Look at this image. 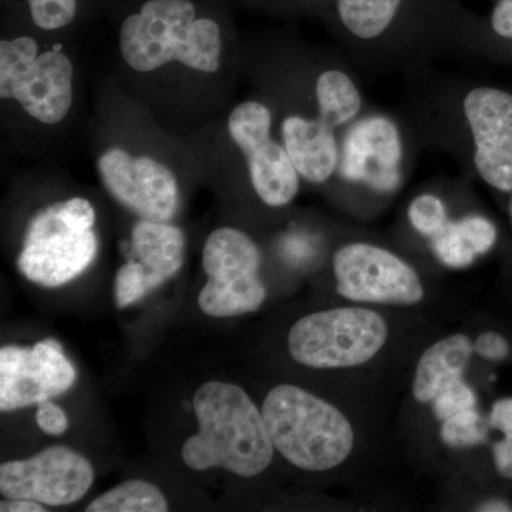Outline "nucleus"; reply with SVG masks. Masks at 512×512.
<instances>
[{"label":"nucleus","instance_id":"nucleus-1","mask_svg":"<svg viewBox=\"0 0 512 512\" xmlns=\"http://www.w3.org/2000/svg\"><path fill=\"white\" fill-rule=\"evenodd\" d=\"M404 119L421 150L468 165L494 190L512 192V93L427 72L409 77Z\"/></svg>","mask_w":512,"mask_h":512},{"label":"nucleus","instance_id":"nucleus-2","mask_svg":"<svg viewBox=\"0 0 512 512\" xmlns=\"http://www.w3.org/2000/svg\"><path fill=\"white\" fill-rule=\"evenodd\" d=\"M200 430L185 440L181 456L191 470L221 467L239 477L264 473L274 458L262 412L237 384L208 382L194 396Z\"/></svg>","mask_w":512,"mask_h":512},{"label":"nucleus","instance_id":"nucleus-3","mask_svg":"<svg viewBox=\"0 0 512 512\" xmlns=\"http://www.w3.org/2000/svg\"><path fill=\"white\" fill-rule=\"evenodd\" d=\"M221 29L197 18L191 0H147L120 28V53L136 72L150 73L178 62L202 73L221 64Z\"/></svg>","mask_w":512,"mask_h":512},{"label":"nucleus","instance_id":"nucleus-4","mask_svg":"<svg viewBox=\"0 0 512 512\" xmlns=\"http://www.w3.org/2000/svg\"><path fill=\"white\" fill-rule=\"evenodd\" d=\"M262 416L275 450L301 470H332L355 446L345 414L293 384H279L266 394Z\"/></svg>","mask_w":512,"mask_h":512},{"label":"nucleus","instance_id":"nucleus-5","mask_svg":"<svg viewBox=\"0 0 512 512\" xmlns=\"http://www.w3.org/2000/svg\"><path fill=\"white\" fill-rule=\"evenodd\" d=\"M421 150L404 117L366 107L340 134L332 181L375 197H392L406 183Z\"/></svg>","mask_w":512,"mask_h":512},{"label":"nucleus","instance_id":"nucleus-6","mask_svg":"<svg viewBox=\"0 0 512 512\" xmlns=\"http://www.w3.org/2000/svg\"><path fill=\"white\" fill-rule=\"evenodd\" d=\"M96 211L86 198L57 202L39 212L26 231L19 271L33 284L57 288L83 274L96 259Z\"/></svg>","mask_w":512,"mask_h":512},{"label":"nucleus","instance_id":"nucleus-7","mask_svg":"<svg viewBox=\"0 0 512 512\" xmlns=\"http://www.w3.org/2000/svg\"><path fill=\"white\" fill-rule=\"evenodd\" d=\"M72 60L62 50L39 52L33 37L0 42V97L18 101L32 119L55 126L73 106Z\"/></svg>","mask_w":512,"mask_h":512},{"label":"nucleus","instance_id":"nucleus-8","mask_svg":"<svg viewBox=\"0 0 512 512\" xmlns=\"http://www.w3.org/2000/svg\"><path fill=\"white\" fill-rule=\"evenodd\" d=\"M386 320L365 308H336L303 316L292 326V359L312 369H346L369 362L386 345Z\"/></svg>","mask_w":512,"mask_h":512},{"label":"nucleus","instance_id":"nucleus-9","mask_svg":"<svg viewBox=\"0 0 512 512\" xmlns=\"http://www.w3.org/2000/svg\"><path fill=\"white\" fill-rule=\"evenodd\" d=\"M261 259L258 245L245 232L228 227L211 232L202 251L208 281L198 295L201 311L212 318L258 311L266 298Z\"/></svg>","mask_w":512,"mask_h":512},{"label":"nucleus","instance_id":"nucleus-10","mask_svg":"<svg viewBox=\"0 0 512 512\" xmlns=\"http://www.w3.org/2000/svg\"><path fill=\"white\" fill-rule=\"evenodd\" d=\"M228 133L245 158L259 200L271 208L291 204L302 178L284 144L274 136L271 107L264 101H242L229 114Z\"/></svg>","mask_w":512,"mask_h":512},{"label":"nucleus","instance_id":"nucleus-11","mask_svg":"<svg viewBox=\"0 0 512 512\" xmlns=\"http://www.w3.org/2000/svg\"><path fill=\"white\" fill-rule=\"evenodd\" d=\"M336 291L353 302L416 305L424 286L412 265L399 255L370 242H349L332 258Z\"/></svg>","mask_w":512,"mask_h":512},{"label":"nucleus","instance_id":"nucleus-12","mask_svg":"<svg viewBox=\"0 0 512 512\" xmlns=\"http://www.w3.org/2000/svg\"><path fill=\"white\" fill-rule=\"evenodd\" d=\"M94 481L87 458L63 446L47 447L28 460L0 466V493L6 498H28L49 507L82 500Z\"/></svg>","mask_w":512,"mask_h":512},{"label":"nucleus","instance_id":"nucleus-13","mask_svg":"<svg viewBox=\"0 0 512 512\" xmlns=\"http://www.w3.org/2000/svg\"><path fill=\"white\" fill-rule=\"evenodd\" d=\"M107 192L141 220L170 222L180 204L173 171L147 156H131L123 148H109L97 160Z\"/></svg>","mask_w":512,"mask_h":512},{"label":"nucleus","instance_id":"nucleus-14","mask_svg":"<svg viewBox=\"0 0 512 512\" xmlns=\"http://www.w3.org/2000/svg\"><path fill=\"white\" fill-rule=\"evenodd\" d=\"M76 376L55 339L30 349L5 346L0 349V410L12 412L47 402L72 389Z\"/></svg>","mask_w":512,"mask_h":512},{"label":"nucleus","instance_id":"nucleus-15","mask_svg":"<svg viewBox=\"0 0 512 512\" xmlns=\"http://www.w3.org/2000/svg\"><path fill=\"white\" fill-rule=\"evenodd\" d=\"M185 238L170 222L141 220L131 232L130 258L124 266L150 293L173 278L184 264Z\"/></svg>","mask_w":512,"mask_h":512},{"label":"nucleus","instance_id":"nucleus-16","mask_svg":"<svg viewBox=\"0 0 512 512\" xmlns=\"http://www.w3.org/2000/svg\"><path fill=\"white\" fill-rule=\"evenodd\" d=\"M473 352V343L466 335L448 336L430 346L416 367L414 399L423 404L433 402L444 387L461 379Z\"/></svg>","mask_w":512,"mask_h":512},{"label":"nucleus","instance_id":"nucleus-17","mask_svg":"<svg viewBox=\"0 0 512 512\" xmlns=\"http://www.w3.org/2000/svg\"><path fill=\"white\" fill-rule=\"evenodd\" d=\"M87 512H165L168 503L157 485L130 480L101 494L86 508Z\"/></svg>","mask_w":512,"mask_h":512},{"label":"nucleus","instance_id":"nucleus-18","mask_svg":"<svg viewBox=\"0 0 512 512\" xmlns=\"http://www.w3.org/2000/svg\"><path fill=\"white\" fill-rule=\"evenodd\" d=\"M407 221L421 237L430 239L439 235L451 220L446 202L434 192H421L407 207Z\"/></svg>","mask_w":512,"mask_h":512},{"label":"nucleus","instance_id":"nucleus-19","mask_svg":"<svg viewBox=\"0 0 512 512\" xmlns=\"http://www.w3.org/2000/svg\"><path fill=\"white\" fill-rule=\"evenodd\" d=\"M429 242L433 254L447 268H468L478 258L477 252L461 231L460 218L448 221L443 231Z\"/></svg>","mask_w":512,"mask_h":512},{"label":"nucleus","instance_id":"nucleus-20","mask_svg":"<svg viewBox=\"0 0 512 512\" xmlns=\"http://www.w3.org/2000/svg\"><path fill=\"white\" fill-rule=\"evenodd\" d=\"M490 424L476 409L464 410L443 421L440 437L451 448L480 446L488 439Z\"/></svg>","mask_w":512,"mask_h":512},{"label":"nucleus","instance_id":"nucleus-21","mask_svg":"<svg viewBox=\"0 0 512 512\" xmlns=\"http://www.w3.org/2000/svg\"><path fill=\"white\" fill-rule=\"evenodd\" d=\"M30 16L39 29L66 28L76 18L77 0H28Z\"/></svg>","mask_w":512,"mask_h":512},{"label":"nucleus","instance_id":"nucleus-22","mask_svg":"<svg viewBox=\"0 0 512 512\" xmlns=\"http://www.w3.org/2000/svg\"><path fill=\"white\" fill-rule=\"evenodd\" d=\"M431 403L437 420L446 421L454 414L476 409L477 396L467 383L458 379L444 387Z\"/></svg>","mask_w":512,"mask_h":512},{"label":"nucleus","instance_id":"nucleus-23","mask_svg":"<svg viewBox=\"0 0 512 512\" xmlns=\"http://www.w3.org/2000/svg\"><path fill=\"white\" fill-rule=\"evenodd\" d=\"M473 350L476 355L491 362L507 359L511 352L507 338L498 332H484L474 342Z\"/></svg>","mask_w":512,"mask_h":512},{"label":"nucleus","instance_id":"nucleus-24","mask_svg":"<svg viewBox=\"0 0 512 512\" xmlns=\"http://www.w3.org/2000/svg\"><path fill=\"white\" fill-rule=\"evenodd\" d=\"M36 423L40 430L45 431L49 436H62L69 429V419L64 410L49 400L39 404Z\"/></svg>","mask_w":512,"mask_h":512},{"label":"nucleus","instance_id":"nucleus-25","mask_svg":"<svg viewBox=\"0 0 512 512\" xmlns=\"http://www.w3.org/2000/svg\"><path fill=\"white\" fill-rule=\"evenodd\" d=\"M491 33L497 39L512 42V0H498L490 18Z\"/></svg>","mask_w":512,"mask_h":512},{"label":"nucleus","instance_id":"nucleus-26","mask_svg":"<svg viewBox=\"0 0 512 512\" xmlns=\"http://www.w3.org/2000/svg\"><path fill=\"white\" fill-rule=\"evenodd\" d=\"M488 424L491 429L501 431L504 439L512 440V397H504L493 404Z\"/></svg>","mask_w":512,"mask_h":512},{"label":"nucleus","instance_id":"nucleus-27","mask_svg":"<svg viewBox=\"0 0 512 512\" xmlns=\"http://www.w3.org/2000/svg\"><path fill=\"white\" fill-rule=\"evenodd\" d=\"M495 470L505 480H512V440L501 439L493 446Z\"/></svg>","mask_w":512,"mask_h":512},{"label":"nucleus","instance_id":"nucleus-28","mask_svg":"<svg viewBox=\"0 0 512 512\" xmlns=\"http://www.w3.org/2000/svg\"><path fill=\"white\" fill-rule=\"evenodd\" d=\"M2 512H43L46 511L42 504L28 498H8L0 504Z\"/></svg>","mask_w":512,"mask_h":512},{"label":"nucleus","instance_id":"nucleus-29","mask_svg":"<svg viewBox=\"0 0 512 512\" xmlns=\"http://www.w3.org/2000/svg\"><path fill=\"white\" fill-rule=\"evenodd\" d=\"M478 511L487 512H510L512 511V505L507 501L500 500V498H494V500L487 501V503L481 504Z\"/></svg>","mask_w":512,"mask_h":512},{"label":"nucleus","instance_id":"nucleus-30","mask_svg":"<svg viewBox=\"0 0 512 512\" xmlns=\"http://www.w3.org/2000/svg\"><path fill=\"white\" fill-rule=\"evenodd\" d=\"M510 220L512 225V192H511V201H510Z\"/></svg>","mask_w":512,"mask_h":512}]
</instances>
